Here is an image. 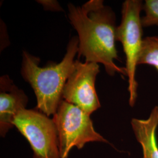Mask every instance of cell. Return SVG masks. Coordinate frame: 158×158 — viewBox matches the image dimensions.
Wrapping results in <instances>:
<instances>
[{
	"label": "cell",
	"instance_id": "obj_1",
	"mask_svg": "<svg viewBox=\"0 0 158 158\" xmlns=\"http://www.w3.org/2000/svg\"><path fill=\"white\" fill-rule=\"evenodd\" d=\"M68 17L78 34L79 57L85 62L102 63L108 74L127 76L125 68L119 67L115 46L117 41L115 15L102 0H90L81 6L68 4Z\"/></svg>",
	"mask_w": 158,
	"mask_h": 158
},
{
	"label": "cell",
	"instance_id": "obj_2",
	"mask_svg": "<svg viewBox=\"0 0 158 158\" xmlns=\"http://www.w3.org/2000/svg\"><path fill=\"white\" fill-rule=\"evenodd\" d=\"M79 38L69 40L62 61L39 66L40 59L23 51L21 75L32 88L37 100V108L49 117L57 111L62 100L64 87L75 67L74 57L79 51Z\"/></svg>",
	"mask_w": 158,
	"mask_h": 158
},
{
	"label": "cell",
	"instance_id": "obj_3",
	"mask_svg": "<svg viewBox=\"0 0 158 158\" xmlns=\"http://www.w3.org/2000/svg\"><path fill=\"white\" fill-rule=\"evenodd\" d=\"M52 119L56 127L60 158H68L73 147L80 149L89 142L109 143L94 130L89 114L63 100L60 102Z\"/></svg>",
	"mask_w": 158,
	"mask_h": 158
},
{
	"label": "cell",
	"instance_id": "obj_4",
	"mask_svg": "<svg viewBox=\"0 0 158 158\" xmlns=\"http://www.w3.org/2000/svg\"><path fill=\"white\" fill-rule=\"evenodd\" d=\"M143 4L139 0H126L122 6V19L117 28L116 38L123 47L126 56V67L128 78L129 104H135L138 83L136 80V69L143 42V25L141 12Z\"/></svg>",
	"mask_w": 158,
	"mask_h": 158
},
{
	"label": "cell",
	"instance_id": "obj_5",
	"mask_svg": "<svg viewBox=\"0 0 158 158\" xmlns=\"http://www.w3.org/2000/svg\"><path fill=\"white\" fill-rule=\"evenodd\" d=\"M13 125L29 142L34 158H60L57 128L52 119L36 110H22Z\"/></svg>",
	"mask_w": 158,
	"mask_h": 158
},
{
	"label": "cell",
	"instance_id": "obj_6",
	"mask_svg": "<svg viewBox=\"0 0 158 158\" xmlns=\"http://www.w3.org/2000/svg\"><path fill=\"white\" fill-rule=\"evenodd\" d=\"M99 72L98 63L76 60L74 70L64 87L62 100L79 107L90 115L101 107L95 87Z\"/></svg>",
	"mask_w": 158,
	"mask_h": 158
},
{
	"label": "cell",
	"instance_id": "obj_7",
	"mask_svg": "<svg viewBox=\"0 0 158 158\" xmlns=\"http://www.w3.org/2000/svg\"><path fill=\"white\" fill-rule=\"evenodd\" d=\"M28 102L24 91L14 85L8 76L0 79V135L4 137L14 127L17 114L25 109Z\"/></svg>",
	"mask_w": 158,
	"mask_h": 158
},
{
	"label": "cell",
	"instance_id": "obj_8",
	"mask_svg": "<svg viewBox=\"0 0 158 158\" xmlns=\"http://www.w3.org/2000/svg\"><path fill=\"white\" fill-rule=\"evenodd\" d=\"M131 125L136 140L141 145L142 158H158L156 130L158 126V106L153 108L147 119L132 118Z\"/></svg>",
	"mask_w": 158,
	"mask_h": 158
},
{
	"label": "cell",
	"instance_id": "obj_9",
	"mask_svg": "<svg viewBox=\"0 0 158 158\" xmlns=\"http://www.w3.org/2000/svg\"><path fill=\"white\" fill-rule=\"evenodd\" d=\"M138 64L158 68V36H148L143 40Z\"/></svg>",
	"mask_w": 158,
	"mask_h": 158
},
{
	"label": "cell",
	"instance_id": "obj_10",
	"mask_svg": "<svg viewBox=\"0 0 158 158\" xmlns=\"http://www.w3.org/2000/svg\"><path fill=\"white\" fill-rule=\"evenodd\" d=\"M143 10L145 12L141 18L143 27L158 26V0H146Z\"/></svg>",
	"mask_w": 158,
	"mask_h": 158
},
{
	"label": "cell",
	"instance_id": "obj_11",
	"mask_svg": "<svg viewBox=\"0 0 158 158\" xmlns=\"http://www.w3.org/2000/svg\"><path fill=\"white\" fill-rule=\"evenodd\" d=\"M156 69H157V70H158V68H156Z\"/></svg>",
	"mask_w": 158,
	"mask_h": 158
}]
</instances>
